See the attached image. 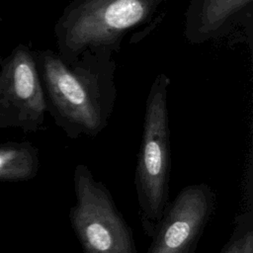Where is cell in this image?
Masks as SVG:
<instances>
[{
  "label": "cell",
  "mask_w": 253,
  "mask_h": 253,
  "mask_svg": "<svg viewBox=\"0 0 253 253\" xmlns=\"http://www.w3.org/2000/svg\"><path fill=\"white\" fill-rule=\"evenodd\" d=\"M166 0H73L56 21L57 53L66 61L87 50L118 51L124 38L148 22Z\"/></svg>",
  "instance_id": "obj_2"
},
{
  "label": "cell",
  "mask_w": 253,
  "mask_h": 253,
  "mask_svg": "<svg viewBox=\"0 0 253 253\" xmlns=\"http://www.w3.org/2000/svg\"><path fill=\"white\" fill-rule=\"evenodd\" d=\"M253 0H190L186 12L185 38L200 43L217 38L237 17L252 7Z\"/></svg>",
  "instance_id": "obj_7"
},
{
  "label": "cell",
  "mask_w": 253,
  "mask_h": 253,
  "mask_svg": "<svg viewBox=\"0 0 253 253\" xmlns=\"http://www.w3.org/2000/svg\"><path fill=\"white\" fill-rule=\"evenodd\" d=\"M1 22H2V17H1V15H0V24H1Z\"/></svg>",
  "instance_id": "obj_10"
},
{
  "label": "cell",
  "mask_w": 253,
  "mask_h": 253,
  "mask_svg": "<svg viewBox=\"0 0 253 253\" xmlns=\"http://www.w3.org/2000/svg\"><path fill=\"white\" fill-rule=\"evenodd\" d=\"M246 202V211L235 216L231 235L219 253H253L252 199Z\"/></svg>",
  "instance_id": "obj_9"
},
{
  "label": "cell",
  "mask_w": 253,
  "mask_h": 253,
  "mask_svg": "<svg viewBox=\"0 0 253 253\" xmlns=\"http://www.w3.org/2000/svg\"><path fill=\"white\" fill-rule=\"evenodd\" d=\"M39 169V149L33 143H0V182L29 181L37 176Z\"/></svg>",
  "instance_id": "obj_8"
},
{
  "label": "cell",
  "mask_w": 253,
  "mask_h": 253,
  "mask_svg": "<svg viewBox=\"0 0 253 253\" xmlns=\"http://www.w3.org/2000/svg\"><path fill=\"white\" fill-rule=\"evenodd\" d=\"M45 113L35 51L19 43L0 59V129L37 132L44 128Z\"/></svg>",
  "instance_id": "obj_5"
},
{
  "label": "cell",
  "mask_w": 253,
  "mask_h": 253,
  "mask_svg": "<svg viewBox=\"0 0 253 253\" xmlns=\"http://www.w3.org/2000/svg\"><path fill=\"white\" fill-rule=\"evenodd\" d=\"M73 182L76 203L69 221L83 253H137L132 230L106 185L85 164L76 165Z\"/></svg>",
  "instance_id": "obj_4"
},
{
  "label": "cell",
  "mask_w": 253,
  "mask_h": 253,
  "mask_svg": "<svg viewBox=\"0 0 253 253\" xmlns=\"http://www.w3.org/2000/svg\"><path fill=\"white\" fill-rule=\"evenodd\" d=\"M215 194L206 183L183 188L169 203L151 238L146 253L196 251L214 211Z\"/></svg>",
  "instance_id": "obj_6"
},
{
  "label": "cell",
  "mask_w": 253,
  "mask_h": 253,
  "mask_svg": "<svg viewBox=\"0 0 253 253\" xmlns=\"http://www.w3.org/2000/svg\"><path fill=\"white\" fill-rule=\"evenodd\" d=\"M195 251H189V252H187V253H194Z\"/></svg>",
  "instance_id": "obj_11"
},
{
  "label": "cell",
  "mask_w": 253,
  "mask_h": 253,
  "mask_svg": "<svg viewBox=\"0 0 253 253\" xmlns=\"http://www.w3.org/2000/svg\"><path fill=\"white\" fill-rule=\"evenodd\" d=\"M171 80L159 73L145 102L140 147L134 170L138 213L144 233L151 237L169 202L171 145L167 95Z\"/></svg>",
  "instance_id": "obj_3"
},
{
  "label": "cell",
  "mask_w": 253,
  "mask_h": 253,
  "mask_svg": "<svg viewBox=\"0 0 253 253\" xmlns=\"http://www.w3.org/2000/svg\"><path fill=\"white\" fill-rule=\"evenodd\" d=\"M46 112L71 139L96 137L108 126L117 99L116 62L109 50H87L64 60L50 49L35 51Z\"/></svg>",
  "instance_id": "obj_1"
}]
</instances>
